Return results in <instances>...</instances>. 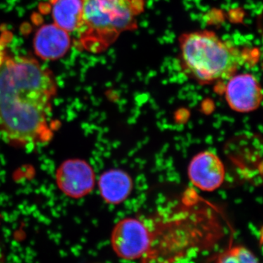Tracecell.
<instances>
[{"mask_svg":"<svg viewBox=\"0 0 263 263\" xmlns=\"http://www.w3.org/2000/svg\"><path fill=\"white\" fill-rule=\"evenodd\" d=\"M57 84L53 73L28 57L0 51V136L18 146L51 136L50 118Z\"/></svg>","mask_w":263,"mask_h":263,"instance_id":"obj_1","label":"cell"},{"mask_svg":"<svg viewBox=\"0 0 263 263\" xmlns=\"http://www.w3.org/2000/svg\"><path fill=\"white\" fill-rule=\"evenodd\" d=\"M183 70L197 82L228 80L248 62V53L223 41L212 31L183 34L179 39Z\"/></svg>","mask_w":263,"mask_h":263,"instance_id":"obj_2","label":"cell"},{"mask_svg":"<svg viewBox=\"0 0 263 263\" xmlns=\"http://www.w3.org/2000/svg\"><path fill=\"white\" fill-rule=\"evenodd\" d=\"M146 223L149 245L140 263H176L209 250L221 237L220 229L211 221L176 219Z\"/></svg>","mask_w":263,"mask_h":263,"instance_id":"obj_3","label":"cell"},{"mask_svg":"<svg viewBox=\"0 0 263 263\" xmlns=\"http://www.w3.org/2000/svg\"><path fill=\"white\" fill-rule=\"evenodd\" d=\"M144 0H84L78 47L89 53L108 49L122 33L137 28Z\"/></svg>","mask_w":263,"mask_h":263,"instance_id":"obj_4","label":"cell"},{"mask_svg":"<svg viewBox=\"0 0 263 263\" xmlns=\"http://www.w3.org/2000/svg\"><path fill=\"white\" fill-rule=\"evenodd\" d=\"M149 230L146 221L136 217L124 218L117 222L111 233L110 243L118 257L140 261L149 245Z\"/></svg>","mask_w":263,"mask_h":263,"instance_id":"obj_5","label":"cell"},{"mask_svg":"<svg viewBox=\"0 0 263 263\" xmlns=\"http://www.w3.org/2000/svg\"><path fill=\"white\" fill-rule=\"evenodd\" d=\"M58 188L65 195L79 199L89 195L95 186L94 170L86 161L70 159L60 164L56 174Z\"/></svg>","mask_w":263,"mask_h":263,"instance_id":"obj_6","label":"cell"},{"mask_svg":"<svg viewBox=\"0 0 263 263\" xmlns=\"http://www.w3.org/2000/svg\"><path fill=\"white\" fill-rule=\"evenodd\" d=\"M228 81L224 96L232 110L238 113H249L259 108L262 91L255 76L249 73L235 74Z\"/></svg>","mask_w":263,"mask_h":263,"instance_id":"obj_7","label":"cell"},{"mask_svg":"<svg viewBox=\"0 0 263 263\" xmlns=\"http://www.w3.org/2000/svg\"><path fill=\"white\" fill-rule=\"evenodd\" d=\"M190 181L202 191L212 192L221 186L226 178V167L214 152L205 151L197 154L188 166Z\"/></svg>","mask_w":263,"mask_h":263,"instance_id":"obj_8","label":"cell"},{"mask_svg":"<svg viewBox=\"0 0 263 263\" xmlns=\"http://www.w3.org/2000/svg\"><path fill=\"white\" fill-rule=\"evenodd\" d=\"M69 32L55 24H44L37 29L34 38V49L40 58L47 61L60 60L71 46Z\"/></svg>","mask_w":263,"mask_h":263,"instance_id":"obj_9","label":"cell"},{"mask_svg":"<svg viewBox=\"0 0 263 263\" xmlns=\"http://www.w3.org/2000/svg\"><path fill=\"white\" fill-rule=\"evenodd\" d=\"M99 191L107 203L119 205L130 195L133 188V179L127 173L120 169H110L100 176Z\"/></svg>","mask_w":263,"mask_h":263,"instance_id":"obj_10","label":"cell"},{"mask_svg":"<svg viewBox=\"0 0 263 263\" xmlns=\"http://www.w3.org/2000/svg\"><path fill=\"white\" fill-rule=\"evenodd\" d=\"M84 0H49L53 24L67 32H75L82 21Z\"/></svg>","mask_w":263,"mask_h":263,"instance_id":"obj_11","label":"cell"},{"mask_svg":"<svg viewBox=\"0 0 263 263\" xmlns=\"http://www.w3.org/2000/svg\"><path fill=\"white\" fill-rule=\"evenodd\" d=\"M216 263H260L255 254L243 246L229 247L218 256Z\"/></svg>","mask_w":263,"mask_h":263,"instance_id":"obj_12","label":"cell"}]
</instances>
